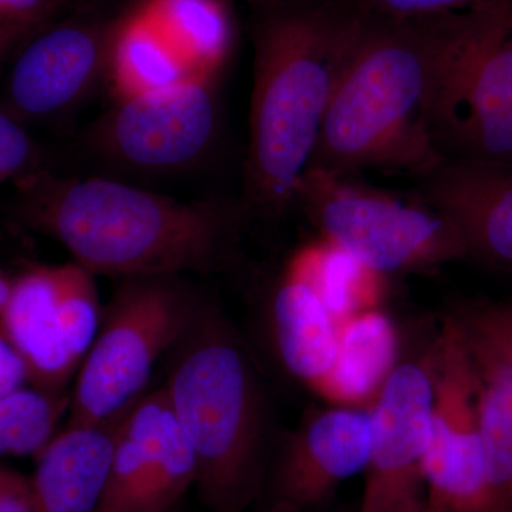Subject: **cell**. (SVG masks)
Returning <instances> with one entry per match:
<instances>
[{
    "mask_svg": "<svg viewBox=\"0 0 512 512\" xmlns=\"http://www.w3.org/2000/svg\"><path fill=\"white\" fill-rule=\"evenodd\" d=\"M194 79L183 60L150 23L133 10L117 20L107 83L116 101Z\"/></svg>",
    "mask_w": 512,
    "mask_h": 512,
    "instance_id": "cell-20",
    "label": "cell"
},
{
    "mask_svg": "<svg viewBox=\"0 0 512 512\" xmlns=\"http://www.w3.org/2000/svg\"><path fill=\"white\" fill-rule=\"evenodd\" d=\"M271 328L289 375L315 389L335 362L338 325L311 286L288 272L272 296Z\"/></svg>",
    "mask_w": 512,
    "mask_h": 512,
    "instance_id": "cell-18",
    "label": "cell"
},
{
    "mask_svg": "<svg viewBox=\"0 0 512 512\" xmlns=\"http://www.w3.org/2000/svg\"><path fill=\"white\" fill-rule=\"evenodd\" d=\"M0 512H37L30 478L0 467Z\"/></svg>",
    "mask_w": 512,
    "mask_h": 512,
    "instance_id": "cell-27",
    "label": "cell"
},
{
    "mask_svg": "<svg viewBox=\"0 0 512 512\" xmlns=\"http://www.w3.org/2000/svg\"><path fill=\"white\" fill-rule=\"evenodd\" d=\"M369 412L372 451L360 512H399L423 498V461L433 413L429 357L399 363Z\"/></svg>",
    "mask_w": 512,
    "mask_h": 512,
    "instance_id": "cell-11",
    "label": "cell"
},
{
    "mask_svg": "<svg viewBox=\"0 0 512 512\" xmlns=\"http://www.w3.org/2000/svg\"><path fill=\"white\" fill-rule=\"evenodd\" d=\"M215 77H194L116 101L90 128L89 146L138 171L180 170L200 160L218 126Z\"/></svg>",
    "mask_w": 512,
    "mask_h": 512,
    "instance_id": "cell-9",
    "label": "cell"
},
{
    "mask_svg": "<svg viewBox=\"0 0 512 512\" xmlns=\"http://www.w3.org/2000/svg\"><path fill=\"white\" fill-rule=\"evenodd\" d=\"M32 29L33 25H0V66Z\"/></svg>",
    "mask_w": 512,
    "mask_h": 512,
    "instance_id": "cell-30",
    "label": "cell"
},
{
    "mask_svg": "<svg viewBox=\"0 0 512 512\" xmlns=\"http://www.w3.org/2000/svg\"><path fill=\"white\" fill-rule=\"evenodd\" d=\"M197 481V458L164 387L120 417L109 485L97 512H168Z\"/></svg>",
    "mask_w": 512,
    "mask_h": 512,
    "instance_id": "cell-10",
    "label": "cell"
},
{
    "mask_svg": "<svg viewBox=\"0 0 512 512\" xmlns=\"http://www.w3.org/2000/svg\"><path fill=\"white\" fill-rule=\"evenodd\" d=\"M363 12L389 18H420L473 8L484 0H352Z\"/></svg>",
    "mask_w": 512,
    "mask_h": 512,
    "instance_id": "cell-26",
    "label": "cell"
},
{
    "mask_svg": "<svg viewBox=\"0 0 512 512\" xmlns=\"http://www.w3.org/2000/svg\"><path fill=\"white\" fill-rule=\"evenodd\" d=\"M433 413L423 461L433 512H483L497 504L488 483L477 413V377L463 330L448 316L429 356Z\"/></svg>",
    "mask_w": 512,
    "mask_h": 512,
    "instance_id": "cell-8",
    "label": "cell"
},
{
    "mask_svg": "<svg viewBox=\"0 0 512 512\" xmlns=\"http://www.w3.org/2000/svg\"><path fill=\"white\" fill-rule=\"evenodd\" d=\"M434 144L443 160L512 165V0H491L451 73Z\"/></svg>",
    "mask_w": 512,
    "mask_h": 512,
    "instance_id": "cell-7",
    "label": "cell"
},
{
    "mask_svg": "<svg viewBox=\"0 0 512 512\" xmlns=\"http://www.w3.org/2000/svg\"><path fill=\"white\" fill-rule=\"evenodd\" d=\"M254 82L244 185L249 220L293 208L323 120L365 25L352 0L255 6Z\"/></svg>",
    "mask_w": 512,
    "mask_h": 512,
    "instance_id": "cell-3",
    "label": "cell"
},
{
    "mask_svg": "<svg viewBox=\"0 0 512 512\" xmlns=\"http://www.w3.org/2000/svg\"><path fill=\"white\" fill-rule=\"evenodd\" d=\"M120 417L107 423L67 424L37 454L35 476L30 478L37 512L99 510L109 485Z\"/></svg>",
    "mask_w": 512,
    "mask_h": 512,
    "instance_id": "cell-16",
    "label": "cell"
},
{
    "mask_svg": "<svg viewBox=\"0 0 512 512\" xmlns=\"http://www.w3.org/2000/svg\"><path fill=\"white\" fill-rule=\"evenodd\" d=\"M261 512H338V511H330L325 508H316V510H306V508L293 507V505L285 504V503H276V501H271V504L265 508L264 511Z\"/></svg>",
    "mask_w": 512,
    "mask_h": 512,
    "instance_id": "cell-31",
    "label": "cell"
},
{
    "mask_svg": "<svg viewBox=\"0 0 512 512\" xmlns=\"http://www.w3.org/2000/svg\"><path fill=\"white\" fill-rule=\"evenodd\" d=\"M134 10L163 36L191 77L217 76L232 39L221 0H143Z\"/></svg>",
    "mask_w": 512,
    "mask_h": 512,
    "instance_id": "cell-19",
    "label": "cell"
},
{
    "mask_svg": "<svg viewBox=\"0 0 512 512\" xmlns=\"http://www.w3.org/2000/svg\"><path fill=\"white\" fill-rule=\"evenodd\" d=\"M370 451L369 409L339 406L311 414L286 437L268 468L272 501L325 508L342 483L366 471Z\"/></svg>",
    "mask_w": 512,
    "mask_h": 512,
    "instance_id": "cell-13",
    "label": "cell"
},
{
    "mask_svg": "<svg viewBox=\"0 0 512 512\" xmlns=\"http://www.w3.org/2000/svg\"><path fill=\"white\" fill-rule=\"evenodd\" d=\"M168 512H183V511H181L180 505H178V507H175L174 510H171Z\"/></svg>",
    "mask_w": 512,
    "mask_h": 512,
    "instance_id": "cell-35",
    "label": "cell"
},
{
    "mask_svg": "<svg viewBox=\"0 0 512 512\" xmlns=\"http://www.w3.org/2000/svg\"><path fill=\"white\" fill-rule=\"evenodd\" d=\"M478 6L420 18L367 13L306 173L416 177L439 164L434 124Z\"/></svg>",
    "mask_w": 512,
    "mask_h": 512,
    "instance_id": "cell-1",
    "label": "cell"
},
{
    "mask_svg": "<svg viewBox=\"0 0 512 512\" xmlns=\"http://www.w3.org/2000/svg\"><path fill=\"white\" fill-rule=\"evenodd\" d=\"M20 218L93 275L217 274L238 259L241 200L180 201L103 177L32 170L16 180Z\"/></svg>",
    "mask_w": 512,
    "mask_h": 512,
    "instance_id": "cell-2",
    "label": "cell"
},
{
    "mask_svg": "<svg viewBox=\"0 0 512 512\" xmlns=\"http://www.w3.org/2000/svg\"><path fill=\"white\" fill-rule=\"evenodd\" d=\"M464 338L476 369L478 424L488 483L500 501L512 487V362Z\"/></svg>",
    "mask_w": 512,
    "mask_h": 512,
    "instance_id": "cell-21",
    "label": "cell"
},
{
    "mask_svg": "<svg viewBox=\"0 0 512 512\" xmlns=\"http://www.w3.org/2000/svg\"><path fill=\"white\" fill-rule=\"evenodd\" d=\"M399 330L379 308L338 326V350L328 375L313 392L343 407L370 409L399 365Z\"/></svg>",
    "mask_w": 512,
    "mask_h": 512,
    "instance_id": "cell-17",
    "label": "cell"
},
{
    "mask_svg": "<svg viewBox=\"0 0 512 512\" xmlns=\"http://www.w3.org/2000/svg\"><path fill=\"white\" fill-rule=\"evenodd\" d=\"M0 335L18 353L33 387L66 393L93 342L60 298L56 266L37 265L12 281L0 311Z\"/></svg>",
    "mask_w": 512,
    "mask_h": 512,
    "instance_id": "cell-14",
    "label": "cell"
},
{
    "mask_svg": "<svg viewBox=\"0 0 512 512\" xmlns=\"http://www.w3.org/2000/svg\"><path fill=\"white\" fill-rule=\"evenodd\" d=\"M414 180V197L457 228L468 258L512 269V165L441 160Z\"/></svg>",
    "mask_w": 512,
    "mask_h": 512,
    "instance_id": "cell-15",
    "label": "cell"
},
{
    "mask_svg": "<svg viewBox=\"0 0 512 512\" xmlns=\"http://www.w3.org/2000/svg\"><path fill=\"white\" fill-rule=\"evenodd\" d=\"M113 23H64L20 53L0 109L20 121L66 113L107 82Z\"/></svg>",
    "mask_w": 512,
    "mask_h": 512,
    "instance_id": "cell-12",
    "label": "cell"
},
{
    "mask_svg": "<svg viewBox=\"0 0 512 512\" xmlns=\"http://www.w3.org/2000/svg\"><path fill=\"white\" fill-rule=\"evenodd\" d=\"M201 299L180 275L121 279L77 372L69 424L119 419L147 393L154 366L183 336Z\"/></svg>",
    "mask_w": 512,
    "mask_h": 512,
    "instance_id": "cell-5",
    "label": "cell"
},
{
    "mask_svg": "<svg viewBox=\"0 0 512 512\" xmlns=\"http://www.w3.org/2000/svg\"><path fill=\"white\" fill-rule=\"evenodd\" d=\"M55 0H0V25H35Z\"/></svg>",
    "mask_w": 512,
    "mask_h": 512,
    "instance_id": "cell-28",
    "label": "cell"
},
{
    "mask_svg": "<svg viewBox=\"0 0 512 512\" xmlns=\"http://www.w3.org/2000/svg\"><path fill=\"white\" fill-rule=\"evenodd\" d=\"M276 2H285V0H251L252 5L254 6L269 5V3Z\"/></svg>",
    "mask_w": 512,
    "mask_h": 512,
    "instance_id": "cell-34",
    "label": "cell"
},
{
    "mask_svg": "<svg viewBox=\"0 0 512 512\" xmlns=\"http://www.w3.org/2000/svg\"><path fill=\"white\" fill-rule=\"evenodd\" d=\"M285 272L311 286L338 326L352 316L379 308L382 275L329 242L299 251Z\"/></svg>",
    "mask_w": 512,
    "mask_h": 512,
    "instance_id": "cell-22",
    "label": "cell"
},
{
    "mask_svg": "<svg viewBox=\"0 0 512 512\" xmlns=\"http://www.w3.org/2000/svg\"><path fill=\"white\" fill-rule=\"evenodd\" d=\"M293 207L326 242L379 275L427 271L468 258L460 232L419 198L402 201L353 177L306 173Z\"/></svg>",
    "mask_w": 512,
    "mask_h": 512,
    "instance_id": "cell-6",
    "label": "cell"
},
{
    "mask_svg": "<svg viewBox=\"0 0 512 512\" xmlns=\"http://www.w3.org/2000/svg\"><path fill=\"white\" fill-rule=\"evenodd\" d=\"M399 512H433L427 504L426 498H420V500L414 501V503L407 505L403 510Z\"/></svg>",
    "mask_w": 512,
    "mask_h": 512,
    "instance_id": "cell-33",
    "label": "cell"
},
{
    "mask_svg": "<svg viewBox=\"0 0 512 512\" xmlns=\"http://www.w3.org/2000/svg\"><path fill=\"white\" fill-rule=\"evenodd\" d=\"M10 289H12V281H9V279L0 274V311H2L6 301H8Z\"/></svg>",
    "mask_w": 512,
    "mask_h": 512,
    "instance_id": "cell-32",
    "label": "cell"
},
{
    "mask_svg": "<svg viewBox=\"0 0 512 512\" xmlns=\"http://www.w3.org/2000/svg\"><path fill=\"white\" fill-rule=\"evenodd\" d=\"M69 407V394L33 386L0 396V456L36 457L55 437Z\"/></svg>",
    "mask_w": 512,
    "mask_h": 512,
    "instance_id": "cell-23",
    "label": "cell"
},
{
    "mask_svg": "<svg viewBox=\"0 0 512 512\" xmlns=\"http://www.w3.org/2000/svg\"><path fill=\"white\" fill-rule=\"evenodd\" d=\"M464 335L512 362V303L478 302L454 313Z\"/></svg>",
    "mask_w": 512,
    "mask_h": 512,
    "instance_id": "cell-24",
    "label": "cell"
},
{
    "mask_svg": "<svg viewBox=\"0 0 512 512\" xmlns=\"http://www.w3.org/2000/svg\"><path fill=\"white\" fill-rule=\"evenodd\" d=\"M36 147L20 121L0 109V184L35 170Z\"/></svg>",
    "mask_w": 512,
    "mask_h": 512,
    "instance_id": "cell-25",
    "label": "cell"
},
{
    "mask_svg": "<svg viewBox=\"0 0 512 512\" xmlns=\"http://www.w3.org/2000/svg\"><path fill=\"white\" fill-rule=\"evenodd\" d=\"M28 375L25 365L12 346L0 335V396L23 386Z\"/></svg>",
    "mask_w": 512,
    "mask_h": 512,
    "instance_id": "cell-29",
    "label": "cell"
},
{
    "mask_svg": "<svg viewBox=\"0 0 512 512\" xmlns=\"http://www.w3.org/2000/svg\"><path fill=\"white\" fill-rule=\"evenodd\" d=\"M170 355L168 406L197 458L198 494L211 512H245L268 473L271 410L234 323L201 299Z\"/></svg>",
    "mask_w": 512,
    "mask_h": 512,
    "instance_id": "cell-4",
    "label": "cell"
}]
</instances>
